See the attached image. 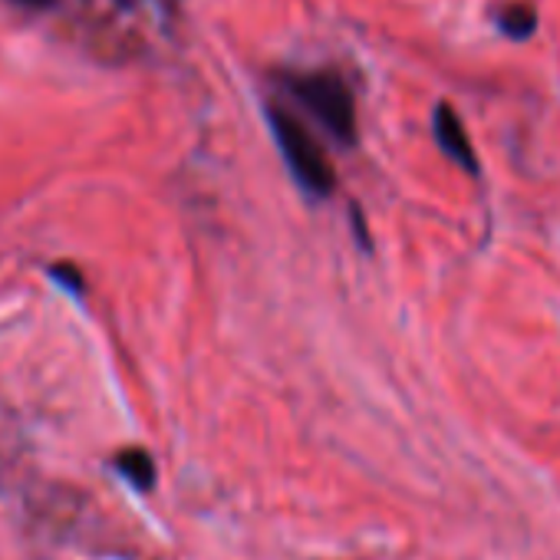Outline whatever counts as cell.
<instances>
[{
  "label": "cell",
  "instance_id": "obj_1",
  "mask_svg": "<svg viewBox=\"0 0 560 560\" xmlns=\"http://www.w3.org/2000/svg\"><path fill=\"white\" fill-rule=\"evenodd\" d=\"M267 126L273 132V142L280 155H284L291 175L301 182V188L317 198H330L337 188V172L327 152L320 149V142L307 132V126L284 106H267Z\"/></svg>",
  "mask_w": 560,
  "mask_h": 560
},
{
  "label": "cell",
  "instance_id": "obj_7",
  "mask_svg": "<svg viewBox=\"0 0 560 560\" xmlns=\"http://www.w3.org/2000/svg\"><path fill=\"white\" fill-rule=\"evenodd\" d=\"M350 221H353V234H357V241H360V247H366L370 250V228H366V218H363V211L353 205V214H350Z\"/></svg>",
  "mask_w": 560,
  "mask_h": 560
},
{
  "label": "cell",
  "instance_id": "obj_4",
  "mask_svg": "<svg viewBox=\"0 0 560 560\" xmlns=\"http://www.w3.org/2000/svg\"><path fill=\"white\" fill-rule=\"evenodd\" d=\"M113 465H116V471L136 488V491H142V494H149L152 488H155V462H152V455L145 452V448H122L116 458H113Z\"/></svg>",
  "mask_w": 560,
  "mask_h": 560
},
{
  "label": "cell",
  "instance_id": "obj_5",
  "mask_svg": "<svg viewBox=\"0 0 560 560\" xmlns=\"http://www.w3.org/2000/svg\"><path fill=\"white\" fill-rule=\"evenodd\" d=\"M498 31L511 40H530L537 34V14L527 4H508L498 14Z\"/></svg>",
  "mask_w": 560,
  "mask_h": 560
},
{
  "label": "cell",
  "instance_id": "obj_2",
  "mask_svg": "<svg viewBox=\"0 0 560 560\" xmlns=\"http://www.w3.org/2000/svg\"><path fill=\"white\" fill-rule=\"evenodd\" d=\"M288 90L320 119V126L343 145L357 142V103L347 86V80L334 70H314V73H291Z\"/></svg>",
  "mask_w": 560,
  "mask_h": 560
},
{
  "label": "cell",
  "instance_id": "obj_6",
  "mask_svg": "<svg viewBox=\"0 0 560 560\" xmlns=\"http://www.w3.org/2000/svg\"><path fill=\"white\" fill-rule=\"evenodd\" d=\"M50 277L57 280V284L63 288V291H70V294H83V288H86V280H83V273H80V267L77 264H67V260H60V264H54L50 267Z\"/></svg>",
  "mask_w": 560,
  "mask_h": 560
},
{
  "label": "cell",
  "instance_id": "obj_8",
  "mask_svg": "<svg viewBox=\"0 0 560 560\" xmlns=\"http://www.w3.org/2000/svg\"><path fill=\"white\" fill-rule=\"evenodd\" d=\"M18 4H27V8H54L57 0H18Z\"/></svg>",
  "mask_w": 560,
  "mask_h": 560
},
{
  "label": "cell",
  "instance_id": "obj_3",
  "mask_svg": "<svg viewBox=\"0 0 560 560\" xmlns=\"http://www.w3.org/2000/svg\"><path fill=\"white\" fill-rule=\"evenodd\" d=\"M432 136L439 142V149L455 162L462 165L468 175H478V155H475V145L465 132V122L462 116L455 113V106L448 103H439L435 113H432Z\"/></svg>",
  "mask_w": 560,
  "mask_h": 560
},
{
  "label": "cell",
  "instance_id": "obj_9",
  "mask_svg": "<svg viewBox=\"0 0 560 560\" xmlns=\"http://www.w3.org/2000/svg\"><path fill=\"white\" fill-rule=\"evenodd\" d=\"M116 4H119V8H126V11H129V8H136V0H116Z\"/></svg>",
  "mask_w": 560,
  "mask_h": 560
}]
</instances>
